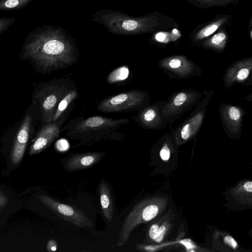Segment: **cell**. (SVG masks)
<instances>
[{"label": "cell", "instance_id": "484cf974", "mask_svg": "<svg viewBox=\"0 0 252 252\" xmlns=\"http://www.w3.org/2000/svg\"><path fill=\"white\" fill-rule=\"evenodd\" d=\"M186 98L187 96L185 93H180L174 98V104L175 106H180L185 102Z\"/></svg>", "mask_w": 252, "mask_h": 252}, {"label": "cell", "instance_id": "603a6c76", "mask_svg": "<svg viewBox=\"0 0 252 252\" xmlns=\"http://www.w3.org/2000/svg\"><path fill=\"white\" fill-rule=\"evenodd\" d=\"M156 117V113L152 109H148L143 115L144 120L146 122L152 121Z\"/></svg>", "mask_w": 252, "mask_h": 252}, {"label": "cell", "instance_id": "d6a6232c", "mask_svg": "<svg viewBox=\"0 0 252 252\" xmlns=\"http://www.w3.org/2000/svg\"><path fill=\"white\" fill-rule=\"evenodd\" d=\"M110 0L113 1V0Z\"/></svg>", "mask_w": 252, "mask_h": 252}, {"label": "cell", "instance_id": "7402d4cb", "mask_svg": "<svg viewBox=\"0 0 252 252\" xmlns=\"http://www.w3.org/2000/svg\"><path fill=\"white\" fill-rule=\"evenodd\" d=\"M15 21V19L12 17L0 18V34L6 31Z\"/></svg>", "mask_w": 252, "mask_h": 252}, {"label": "cell", "instance_id": "ffe728a7", "mask_svg": "<svg viewBox=\"0 0 252 252\" xmlns=\"http://www.w3.org/2000/svg\"><path fill=\"white\" fill-rule=\"evenodd\" d=\"M170 224L169 217H167L160 224L159 231L156 238L154 240L155 242L160 243L163 240L166 233L169 228Z\"/></svg>", "mask_w": 252, "mask_h": 252}, {"label": "cell", "instance_id": "4dcf8cb0", "mask_svg": "<svg viewBox=\"0 0 252 252\" xmlns=\"http://www.w3.org/2000/svg\"><path fill=\"white\" fill-rule=\"evenodd\" d=\"M7 201V197L0 191V209L6 206Z\"/></svg>", "mask_w": 252, "mask_h": 252}, {"label": "cell", "instance_id": "6da1fadb", "mask_svg": "<svg viewBox=\"0 0 252 252\" xmlns=\"http://www.w3.org/2000/svg\"><path fill=\"white\" fill-rule=\"evenodd\" d=\"M21 57L40 70L49 71L71 64L74 61V48L61 30L43 27L29 33Z\"/></svg>", "mask_w": 252, "mask_h": 252}, {"label": "cell", "instance_id": "f546056e", "mask_svg": "<svg viewBox=\"0 0 252 252\" xmlns=\"http://www.w3.org/2000/svg\"><path fill=\"white\" fill-rule=\"evenodd\" d=\"M169 66L173 68H176L180 66L181 61L178 59H173L169 63Z\"/></svg>", "mask_w": 252, "mask_h": 252}, {"label": "cell", "instance_id": "cb8c5ba5", "mask_svg": "<svg viewBox=\"0 0 252 252\" xmlns=\"http://www.w3.org/2000/svg\"><path fill=\"white\" fill-rule=\"evenodd\" d=\"M229 115L231 119L234 121L238 120L241 116L240 110L235 107H232L229 111Z\"/></svg>", "mask_w": 252, "mask_h": 252}, {"label": "cell", "instance_id": "ba28073f", "mask_svg": "<svg viewBox=\"0 0 252 252\" xmlns=\"http://www.w3.org/2000/svg\"><path fill=\"white\" fill-rule=\"evenodd\" d=\"M232 18V15L228 14H220L216 16L209 22L197 26L191 33V39L198 41L210 36L219 30L224 28Z\"/></svg>", "mask_w": 252, "mask_h": 252}, {"label": "cell", "instance_id": "8fae6325", "mask_svg": "<svg viewBox=\"0 0 252 252\" xmlns=\"http://www.w3.org/2000/svg\"><path fill=\"white\" fill-rule=\"evenodd\" d=\"M126 120H114L99 116L92 117L81 122L77 126L76 129L80 131L97 130L115 126L124 123Z\"/></svg>", "mask_w": 252, "mask_h": 252}, {"label": "cell", "instance_id": "52a82bcc", "mask_svg": "<svg viewBox=\"0 0 252 252\" xmlns=\"http://www.w3.org/2000/svg\"><path fill=\"white\" fill-rule=\"evenodd\" d=\"M142 99L140 93L128 92L105 99L99 104L98 109L106 112L124 111L135 107Z\"/></svg>", "mask_w": 252, "mask_h": 252}, {"label": "cell", "instance_id": "5b68a950", "mask_svg": "<svg viewBox=\"0 0 252 252\" xmlns=\"http://www.w3.org/2000/svg\"><path fill=\"white\" fill-rule=\"evenodd\" d=\"M34 120L32 112H27L16 133L11 153V162L19 163L23 158L28 142L33 129Z\"/></svg>", "mask_w": 252, "mask_h": 252}, {"label": "cell", "instance_id": "5bb4252c", "mask_svg": "<svg viewBox=\"0 0 252 252\" xmlns=\"http://www.w3.org/2000/svg\"><path fill=\"white\" fill-rule=\"evenodd\" d=\"M241 0H187V1L195 7L207 9L215 7H225Z\"/></svg>", "mask_w": 252, "mask_h": 252}, {"label": "cell", "instance_id": "277c9868", "mask_svg": "<svg viewBox=\"0 0 252 252\" xmlns=\"http://www.w3.org/2000/svg\"><path fill=\"white\" fill-rule=\"evenodd\" d=\"M38 199L63 220L80 227L93 226L92 221L81 210L61 203L48 196L41 195Z\"/></svg>", "mask_w": 252, "mask_h": 252}, {"label": "cell", "instance_id": "2e32d148", "mask_svg": "<svg viewBox=\"0 0 252 252\" xmlns=\"http://www.w3.org/2000/svg\"><path fill=\"white\" fill-rule=\"evenodd\" d=\"M181 36V32L177 28L166 31L158 32L155 33L153 38L156 41L162 43H167L170 41H174Z\"/></svg>", "mask_w": 252, "mask_h": 252}, {"label": "cell", "instance_id": "9a60e30c", "mask_svg": "<svg viewBox=\"0 0 252 252\" xmlns=\"http://www.w3.org/2000/svg\"><path fill=\"white\" fill-rule=\"evenodd\" d=\"M228 39V33L224 28H222L207 39L203 44L207 47L221 49L224 47Z\"/></svg>", "mask_w": 252, "mask_h": 252}, {"label": "cell", "instance_id": "30bf717a", "mask_svg": "<svg viewBox=\"0 0 252 252\" xmlns=\"http://www.w3.org/2000/svg\"><path fill=\"white\" fill-rule=\"evenodd\" d=\"M100 153H89L75 155L71 157L65 164L69 171H75L88 168L97 163L103 157Z\"/></svg>", "mask_w": 252, "mask_h": 252}, {"label": "cell", "instance_id": "4316f807", "mask_svg": "<svg viewBox=\"0 0 252 252\" xmlns=\"http://www.w3.org/2000/svg\"><path fill=\"white\" fill-rule=\"evenodd\" d=\"M57 149L61 151H64L68 148V143L64 139H60L57 141L56 144Z\"/></svg>", "mask_w": 252, "mask_h": 252}, {"label": "cell", "instance_id": "8992f818", "mask_svg": "<svg viewBox=\"0 0 252 252\" xmlns=\"http://www.w3.org/2000/svg\"><path fill=\"white\" fill-rule=\"evenodd\" d=\"M34 97L38 102L43 120L52 121L57 106L62 97V93L55 86H49L37 91Z\"/></svg>", "mask_w": 252, "mask_h": 252}, {"label": "cell", "instance_id": "1f68e13d", "mask_svg": "<svg viewBox=\"0 0 252 252\" xmlns=\"http://www.w3.org/2000/svg\"><path fill=\"white\" fill-rule=\"evenodd\" d=\"M225 241L231 247L235 248L236 246L237 243L234 241V240L231 238L230 236H228L225 238Z\"/></svg>", "mask_w": 252, "mask_h": 252}, {"label": "cell", "instance_id": "4fadbf2b", "mask_svg": "<svg viewBox=\"0 0 252 252\" xmlns=\"http://www.w3.org/2000/svg\"><path fill=\"white\" fill-rule=\"evenodd\" d=\"M233 196L243 203H252V182L247 181L240 183L231 190Z\"/></svg>", "mask_w": 252, "mask_h": 252}, {"label": "cell", "instance_id": "7c38bea8", "mask_svg": "<svg viewBox=\"0 0 252 252\" xmlns=\"http://www.w3.org/2000/svg\"><path fill=\"white\" fill-rule=\"evenodd\" d=\"M99 193L103 216L108 221H111L112 220L114 212L113 205L110 189L105 182L101 183Z\"/></svg>", "mask_w": 252, "mask_h": 252}, {"label": "cell", "instance_id": "f1b7e54d", "mask_svg": "<svg viewBox=\"0 0 252 252\" xmlns=\"http://www.w3.org/2000/svg\"><path fill=\"white\" fill-rule=\"evenodd\" d=\"M249 74V70L247 68H243L239 71L237 77L239 80H243L245 79Z\"/></svg>", "mask_w": 252, "mask_h": 252}, {"label": "cell", "instance_id": "3957f363", "mask_svg": "<svg viewBox=\"0 0 252 252\" xmlns=\"http://www.w3.org/2000/svg\"><path fill=\"white\" fill-rule=\"evenodd\" d=\"M168 201L167 197L158 196L146 198L138 203L124 220L117 246L122 247L125 245L132 231L138 225L152 220L163 212Z\"/></svg>", "mask_w": 252, "mask_h": 252}, {"label": "cell", "instance_id": "44dd1931", "mask_svg": "<svg viewBox=\"0 0 252 252\" xmlns=\"http://www.w3.org/2000/svg\"><path fill=\"white\" fill-rule=\"evenodd\" d=\"M159 226V222H156L149 227L147 232V237L149 240L154 241L158 234Z\"/></svg>", "mask_w": 252, "mask_h": 252}, {"label": "cell", "instance_id": "d4e9b609", "mask_svg": "<svg viewBox=\"0 0 252 252\" xmlns=\"http://www.w3.org/2000/svg\"><path fill=\"white\" fill-rule=\"evenodd\" d=\"M160 156L163 161H167L170 156V152L166 145H164L160 151Z\"/></svg>", "mask_w": 252, "mask_h": 252}, {"label": "cell", "instance_id": "e0dca14e", "mask_svg": "<svg viewBox=\"0 0 252 252\" xmlns=\"http://www.w3.org/2000/svg\"><path fill=\"white\" fill-rule=\"evenodd\" d=\"M76 92L73 90L62 98L57 106L52 121L55 122L57 121L70 102L76 97Z\"/></svg>", "mask_w": 252, "mask_h": 252}, {"label": "cell", "instance_id": "ac0fdd59", "mask_svg": "<svg viewBox=\"0 0 252 252\" xmlns=\"http://www.w3.org/2000/svg\"><path fill=\"white\" fill-rule=\"evenodd\" d=\"M33 0H0V10H15L28 5Z\"/></svg>", "mask_w": 252, "mask_h": 252}, {"label": "cell", "instance_id": "d6986e66", "mask_svg": "<svg viewBox=\"0 0 252 252\" xmlns=\"http://www.w3.org/2000/svg\"><path fill=\"white\" fill-rule=\"evenodd\" d=\"M129 75V69L126 66L120 67L112 71L108 76L109 83H113L126 80Z\"/></svg>", "mask_w": 252, "mask_h": 252}, {"label": "cell", "instance_id": "83f0119b", "mask_svg": "<svg viewBox=\"0 0 252 252\" xmlns=\"http://www.w3.org/2000/svg\"><path fill=\"white\" fill-rule=\"evenodd\" d=\"M46 249L48 252L55 251L57 249V243L54 240H50L46 246Z\"/></svg>", "mask_w": 252, "mask_h": 252}, {"label": "cell", "instance_id": "9c48e42d", "mask_svg": "<svg viewBox=\"0 0 252 252\" xmlns=\"http://www.w3.org/2000/svg\"><path fill=\"white\" fill-rule=\"evenodd\" d=\"M59 132V128L57 124L49 123L44 125L32 140L29 155L37 154L45 150L58 136Z\"/></svg>", "mask_w": 252, "mask_h": 252}, {"label": "cell", "instance_id": "7a4b0ae2", "mask_svg": "<svg viewBox=\"0 0 252 252\" xmlns=\"http://www.w3.org/2000/svg\"><path fill=\"white\" fill-rule=\"evenodd\" d=\"M92 20L103 25L109 32L121 35L155 33L178 27L175 19L158 11L133 17L117 10L101 9L94 15Z\"/></svg>", "mask_w": 252, "mask_h": 252}]
</instances>
